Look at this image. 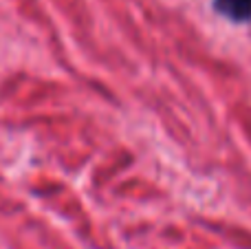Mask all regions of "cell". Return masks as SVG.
I'll use <instances>...</instances> for the list:
<instances>
[{"label": "cell", "mask_w": 251, "mask_h": 249, "mask_svg": "<svg viewBox=\"0 0 251 249\" xmlns=\"http://www.w3.org/2000/svg\"><path fill=\"white\" fill-rule=\"evenodd\" d=\"M214 9L231 22H251V0H214Z\"/></svg>", "instance_id": "1"}]
</instances>
